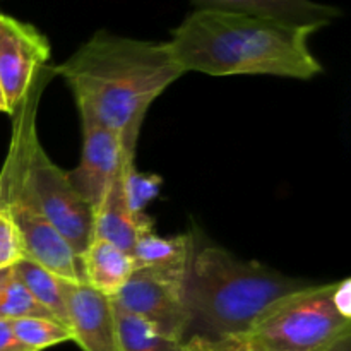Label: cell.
I'll use <instances>...</instances> for the list:
<instances>
[{
  "instance_id": "obj_10",
  "label": "cell",
  "mask_w": 351,
  "mask_h": 351,
  "mask_svg": "<svg viewBox=\"0 0 351 351\" xmlns=\"http://www.w3.org/2000/svg\"><path fill=\"white\" fill-rule=\"evenodd\" d=\"M67 326L82 351H122L112 298L88 285H67Z\"/></svg>"
},
{
  "instance_id": "obj_13",
  "label": "cell",
  "mask_w": 351,
  "mask_h": 351,
  "mask_svg": "<svg viewBox=\"0 0 351 351\" xmlns=\"http://www.w3.org/2000/svg\"><path fill=\"white\" fill-rule=\"evenodd\" d=\"M153 230V219L146 213H132L125 204L122 189V170L113 180L105 199L95 211L93 239L106 240L125 252H132L137 240Z\"/></svg>"
},
{
  "instance_id": "obj_9",
  "label": "cell",
  "mask_w": 351,
  "mask_h": 351,
  "mask_svg": "<svg viewBox=\"0 0 351 351\" xmlns=\"http://www.w3.org/2000/svg\"><path fill=\"white\" fill-rule=\"evenodd\" d=\"M82 122L81 163L67 171L69 182L79 197L93 209L99 208L113 180L119 177L125 156L119 136L88 117Z\"/></svg>"
},
{
  "instance_id": "obj_3",
  "label": "cell",
  "mask_w": 351,
  "mask_h": 351,
  "mask_svg": "<svg viewBox=\"0 0 351 351\" xmlns=\"http://www.w3.org/2000/svg\"><path fill=\"white\" fill-rule=\"evenodd\" d=\"M307 285L221 247H202L194 252L185 281V339L245 336L273 302Z\"/></svg>"
},
{
  "instance_id": "obj_17",
  "label": "cell",
  "mask_w": 351,
  "mask_h": 351,
  "mask_svg": "<svg viewBox=\"0 0 351 351\" xmlns=\"http://www.w3.org/2000/svg\"><path fill=\"white\" fill-rule=\"evenodd\" d=\"M10 324L17 341L26 351H41L72 341L71 329L50 317H23L10 321Z\"/></svg>"
},
{
  "instance_id": "obj_6",
  "label": "cell",
  "mask_w": 351,
  "mask_h": 351,
  "mask_svg": "<svg viewBox=\"0 0 351 351\" xmlns=\"http://www.w3.org/2000/svg\"><path fill=\"white\" fill-rule=\"evenodd\" d=\"M0 187H2V202L9 209L19 230L24 259L40 264L67 283L84 285L82 259L75 254L71 243L16 185L10 184L2 171H0Z\"/></svg>"
},
{
  "instance_id": "obj_21",
  "label": "cell",
  "mask_w": 351,
  "mask_h": 351,
  "mask_svg": "<svg viewBox=\"0 0 351 351\" xmlns=\"http://www.w3.org/2000/svg\"><path fill=\"white\" fill-rule=\"evenodd\" d=\"M184 351H259L250 345L245 336H221L206 338L191 336L184 341Z\"/></svg>"
},
{
  "instance_id": "obj_4",
  "label": "cell",
  "mask_w": 351,
  "mask_h": 351,
  "mask_svg": "<svg viewBox=\"0 0 351 351\" xmlns=\"http://www.w3.org/2000/svg\"><path fill=\"white\" fill-rule=\"evenodd\" d=\"M48 74L50 69L45 67L14 113L12 139L2 173L82 257L93 240L95 213L72 189L67 171L51 161L38 139V101L48 82Z\"/></svg>"
},
{
  "instance_id": "obj_23",
  "label": "cell",
  "mask_w": 351,
  "mask_h": 351,
  "mask_svg": "<svg viewBox=\"0 0 351 351\" xmlns=\"http://www.w3.org/2000/svg\"><path fill=\"white\" fill-rule=\"evenodd\" d=\"M0 113H9V106H7L5 96H3L2 86H0Z\"/></svg>"
},
{
  "instance_id": "obj_22",
  "label": "cell",
  "mask_w": 351,
  "mask_h": 351,
  "mask_svg": "<svg viewBox=\"0 0 351 351\" xmlns=\"http://www.w3.org/2000/svg\"><path fill=\"white\" fill-rule=\"evenodd\" d=\"M0 351H26L12 331V324L7 319H0Z\"/></svg>"
},
{
  "instance_id": "obj_24",
  "label": "cell",
  "mask_w": 351,
  "mask_h": 351,
  "mask_svg": "<svg viewBox=\"0 0 351 351\" xmlns=\"http://www.w3.org/2000/svg\"><path fill=\"white\" fill-rule=\"evenodd\" d=\"M7 271H9V269H7ZM7 271H0V288H2V281H3V278H5Z\"/></svg>"
},
{
  "instance_id": "obj_25",
  "label": "cell",
  "mask_w": 351,
  "mask_h": 351,
  "mask_svg": "<svg viewBox=\"0 0 351 351\" xmlns=\"http://www.w3.org/2000/svg\"><path fill=\"white\" fill-rule=\"evenodd\" d=\"M0 202H2V187H0Z\"/></svg>"
},
{
  "instance_id": "obj_16",
  "label": "cell",
  "mask_w": 351,
  "mask_h": 351,
  "mask_svg": "<svg viewBox=\"0 0 351 351\" xmlns=\"http://www.w3.org/2000/svg\"><path fill=\"white\" fill-rule=\"evenodd\" d=\"M113 307L122 351H184V343L160 335L149 324L115 304Z\"/></svg>"
},
{
  "instance_id": "obj_8",
  "label": "cell",
  "mask_w": 351,
  "mask_h": 351,
  "mask_svg": "<svg viewBox=\"0 0 351 351\" xmlns=\"http://www.w3.org/2000/svg\"><path fill=\"white\" fill-rule=\"evenodd\" d=\"M122 311L136 315L154 331L175 341L184 343L189 329L185 291L156 276L134 269L122 290L112 298Z\"/></svg>"
},
{
  "instance_id": "obj_14",
  "label": "cell",
  "mask_w": 351,
  "mask_h": 351,
  "mask_svg": "<svg viewBox=\"0 0 351 351\" xmlns=\"http://www.w3.org/2000/svg\"><path fill=\"white\" fill-rule=\"evenodd\" d=\"M81 259L84 285L108 298H113L122 290L136 269L129 252L99 239L89 242Z\"/></svg>"
},
{
  "instance_id": "obj_20",
  "label": "cell",
  "mask_w": 351,
  "mask_h": 351,
  "mask_svg": "<svg viewBox=\"0 0 351 351\" xmlns=\"http://www.w3.org/2000/svg\"><path fill=\"white\" fill-rule=\"evenodd\" d=\"M24 259L23 240L9 209L0 202V271L12 269Z\"/></svg>"
},
{
  "instance_id": "obj_12",
  "label": "cell",
  "mask_w": 351,
  "mask_h": 351,
  "mask_svg": "<svg viewBox=\"0 0 351 351\" xmlns=\"http://www.w3.org/2000/svg\"><path fill=\"white\" fill-rule=\"evenodd\" d=\"M197 9H218L228 12L267 17L295 26H315L321 29L341 16L339 9L314 0H191Z\"/></svg>"
},
{
  "instance_id": "obj_1",
  "label": "cell",
  "mask_w": 351,
  "mask_h": 351,
  "mask_svg": "<svg viewBox=\"0 0 351 351\" xmlns=\"http://www.w3.org/2000/svg\"><path fill=\"white\" fill-rule=\"evenodd\" d=\"M74 93L81 117L115 132L125 160L136 146L151 103L185 74L168 41H146L98 31L53 67Z\"/></svg>"
},
{
  "instance_id": "obj_26",
  "label": "cell",
  "mask_w": 351,
  "mask_h": 351,
  "mask_svg": "<svg viewBox=\"0 0 351 351\" xmlns=\"http://www.w3.org/2000/svg\"><path fill=\"white\" fill-rule=\"evenodd\" d=\"M339 351H348V348H343V350H339Z\"/></svg>"
},
{
  "instance_id": "obj_19",
  "label": "cell",
  "mask_w": 351,
  "mask_h": 351,
  "mask_svg": "<svg viewBox=\"0 0 351 351\" xmlns=\"http://www.w3.org/2000/svg\"><path fill=\"white\" fill-rule=\"evenodd\" d=\"M163 178L154 173H144L136 168V160H123L122 189L125 204L132 213H146L147 204L161 192Z\"/></svg>"
},
{
  "instance_id": "obj_11",
  "label": "cell",
  "mask_w": 351,
  "mask_h": 351,
  "mask_svg": "<svg viewBox=\"0 0 351 351\" xmlns=\"http://www.w3.org/2000/svg\"><path fill=\"white\" fill-rule=\"evenodd\" d=\"M195 252L192 233L175 237H160L151 230L134 245V267L156 276L158 280L185 291L189 269Z\"/></svg>"
},
{
  "instance_id": "obj_7",
  "label": "cell",
  "mask_w": 351,
  "mask_h": 351,
  "mask_svg": "<svg viewBox=\"0 0 351 351\" xmlns=\"http://www.w3.org/2000/svg\"><path fill=\"white\" fill-rule=\"evenodd\" d=\"M51 55L45 34L31 24L0 14V86L14 115Z\"/></svg>"
},
{
  "instance_id": "obj_2",
  "label": "cell",
  "mask_w": 351,
  "mask_h": 351,
  "mask_svg": "<svg viewBox=\"0 0 351 351\" xmlns=\"http://www.w3.org/2000/svg\"><path fill=\"white\" fill-rule=\"evenodd\" d=\"M315 31L249 14L195 9L171 31L168 45L184 72L308 81L322 72L308 47Z\"/></svg>"
},
{
  "instance_id": "obj_18",
  "label": "cell",
  "mask_w": 351,
  "mask_h": 351,
  "mask_svg": "<svg viewBox=\"0 0 351 351\" xmlns=\"http://www.w3.org/2000/svg\"><path fill=\"white\" fill-rule=\"evenodd\" d=\"M23 317H51L29 293L14 269L7 271L0 288V319L16 321Z\"/></svg>"
},
{
  "instance_id": "obj_15",
  "label": "cell",
  "mask_w": 351,
  "mask_h": 351,
  "mask_svg": "<svg viewBox=\"0 0 351 351\" xmlns=\"http://www.w3.org/2000/svg\"><path fill=\"white\" fill-rule=\"evenodd\" d=\"M12 269L19 276V280L23 281L24 287L29 290V293L33 295L34 300L55 321L67 326V304H65V291H67L69 285L67 281L29 259H23Z\"/></svg>"
},
{
  "instance_id": "obj_5",
  "label": "cell",
  "mask_w": 351,
  "mask_h": 351,
  "mask_svg": "<svg viewBox=\"0 0 351 351\" xmlns=\"http://www.w3.org/2000/svg\"><path fill=\"white\" fill-rule=\"evenodd\" d=\"M351 287L311 285L278 298L245 338L259 351H339L350 346Z\"/></svg>"
}]
</instances>
